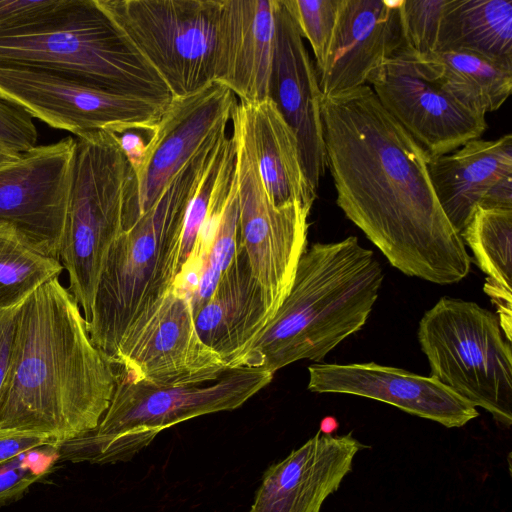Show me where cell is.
<instances>
[{
	"label": "cell",
	"mask_w": 512,
	"mask_h": 512,
	"mask_svg": "<svg viewBox=\"0 0 512 512\" xmlns=\"http://www.w3.org/2000/svg\"><path fill=\"white\" fill-rule=\"evenodd\" d=\"M460 235L488 276L484 287L512 293V209L478 207Z\"/></svg>",
	"instance_id": "cell-27"
},
{
	"label": "cell",
	"mask_w": 512,
	"mask_h": 512,
	"mask_svg": "<svg viewBox=\"0 0 512 512\" xmlns=\"http://www.w3.org/2000/svg\"><path fill=\"white\" fill-rule=\"evenodd\" d=\"M338 427V421L332 416H327L321 420L319 432L324 435H333Z\"/></svg>",
	"instance_id": "cell-38"
},
{
	"label": "cell",
	"mask_w": 512,
	"mask_h": 512,
	"mask_svg": "<svg viewBox=\"0 0 512 512\" xmlns=\"http://www.w3.org/2000/svg\"><path fill=\"white\" fill-rule=\"evenodd\" d=\"M60 0H0V31L25 26L54 9Z\"/></svg>",
	"instance_id": "cell-33"
},
{
	"label": "cell",
	"mask_w": 512,
	"mask_h": 512,
	"mask_svg": "<svg viewBox=\"0 0 512 512\" xmlns=\"http://www.w3.org/2000/svg\"><path fill=\"white\" fill-rule=\"evenodd\" d=\"M412 57L426 77L483 115L498 110L511 94L512 66L466 51H439L422 58Z\"/></svg>",
	"instance_id": "cell-25"
},
{
	"label": "cell",
	"mask_w": 512,
	"mask_h": 512,
	"mask_svg": "<svg viewBox=\"0 0 512 512\" xmlns=\"http://www.w3.org/2000/svg\"><path fill=\"white\" fill-rule=\"evenodd\" d=\"M430 376L501 425L512 424V351L498 316L472 301L441 298L419 322Z\"/></svg>",
	"instance_id": "cell-8"
},
{
	"label": "cell",
	"mask_w": 512,
	"mask_h": 512,
	"mask_svg": "<svg viewBox=\"0 0 512 512\" xmlns=\"http://www.w3.org/2000/svg\"><path fill=\"white\" fill-rule=\"evenodd\" d=\"M63 269L59 260L37 250L14 226L0 222V309L19 308Z\"/></svg>",
	"instance_id": "cell-26"
},
{
	"label": "cell",
	"mask_w": 512,
	"mask_h": 512,
	"mask_svg": "<svg viewBox=\"0 0 512 512\" xmlns=\"http://www.w3.org/2000/svg\"><path fill=\"white\" fill-rule=\"evenodd\" d=\"M28 451L0 463V505L17 499L43 477L31 463Z\"/></svg>",
	"instance_id": "cell-32"
},
{
	"label": "cell",
	"mask_w": 512,
	"mask_h": 512,
	"mask_svg": "<svg viewBox=\"0 0 512 512\" xmlns=\"http://www.w3.org/2000/svg\"><path fill=\"white\" fill-rule=\"evenodd\" d=\"M32 119L21 107L0 99V145L20 155L35 148L38 132Z\"/></svg>",
	"instance_id": "cell-31"
},
{
	"label": "cell",
	"mask_w": 512,
	"mask_h": 512,
	"mask_svg": "<svg viewBox=\"0 0 512 512\" xmlns=\"http://www.w3.org/2000/svg\"><path fill=\"white\" fill-rule=\"evenodd\" d=\"M447 0H400L399 12L405 50L417 58L437 50L442 13Z\"/></svg>",
	"instance_id": "cell-30"
},
{
	"label": "cell",
	"mask_w": 512,
	"mask_h": 512,
	"mask_svg": "<svg viewBox=\"0 0 512 512\" xmlns=\"http://www.w3.org/2000/svg\"><path fill=\"white\" fill-rule=\"evenodd\" d=\"M231 122L239 210L238 246L244 250L252 274L264 292L272 319L292 287L299 260L306 250L310 211L299 203L283 207L272 203L249 135L235 109Z\"/></svg>",
	"instance_id": "cell-10"
},
{
	"label": "cell",
	"mask_w": 512,
	"mask_h": 512,
	"mask_svg": "<svg viewBox=\"0 0 512 512\" xmlns=\"http://www.w3.org/2000/svg\"><path fill=\"white\" fill-rule=\"evenodd\" d=\"M0 65L47 70L115 93L169 104L165 83L97 0H60L38 20L0 31Z\"/></svg>",
	"instance_id": "cell-5"
},
{
	"label": "cell",
	"mask_w": 512,
	"mask_h": 512,
	"mask_svg": "<svg viewBox=\"0 0 512 512\" xmlns=\"http://www.w3.org/2000/svg\"><path fill=\"white\" fill-rule=\"evenodd\" d=\"M400 0H341L323 67L316 72L322 97L368 85L370 76L405 48Z\"/></svg>",
	"instance_id": "cell-18"
},
{
	"label": "cell",
	"mask_w": 512,
	"mask_h": 512,
	"mask_svg": "<svg viewBox=\"0 0 512 512\" xmlns=\"http://www.w3.org/2000/svg\"><path fill=\"white\" fill-rule=\"evenodd\" d=\"M74 139L59 261L87 323L109 250L140 214L137 178L115 137L92 131Z\"/></svg>",
	"instance_id": "cell-6"
},
{
	"label": "cell",
	"mask_w": 512,
	"mask_h": 512,
	"mask_svg": "<svg viewBox=\"0 0 512 512\" xmlns=\"http://www.w3.org/2000/svg\"><path fill=\"white\" fill-rule=\"evenodd\" d=\"M111 363L124 379L159 386L206 382L228 369L201 340L190 299L174 288L136 319Z\"/></svg>",
	"instance_id": "cell-11"
},
{
	"label": "cell",
	"mask_w": 512,
	"mask_h": 512,
	"mask_svg": "<svg viewBox=\"0 0 512 512\" xmlns=\"http://www.w3.org/2000/svg\"><path fill=\"white\" fill-rule=\"evenodd\" d=\"M439 51L471 52L512 66V0H447Z\"/></svg>",
	"instance_id": "cell-24"
},
{
	"label": "cell",
	"mask_w": 512,
	"mask_h": 512,
	"mask_svg": "<svg viewBox=\"0 0 512 512\" xmlns=\"http://www.w3.org/2000/svg\"><path fill=\"white\" fill-rule=\"evenodd\" d=\"M273 375L265 369L239 366L214 380L176 386L134 382L117 375L111 403L98 427L62 443L60 458L99 464L128 461L166 428L239 408Z\"/></svg>",
	"instance_id": "cell-7"
},
{
	"label": "cell",
	"mask_w": 512,
	"mask_h": 512,
	"mask_svg": "<svg viewBox=\"0 0 512 512\" xmlns=\"http://www.w3.org/2000/svg\"><path fill=\"white\" fill-rule=\"evenodd\" d=\"M125 40L182 98L215 81L223 0H97Z\"/></svg>",
	"instance_id": "cell-9"
},
{
	"label": "cell",
	"mask_w": 512,
	"mask_h": 512,
	"mask_svg": "<svg viewBox=\"0 0 512 512\" xmlns=\"http://www.w3.org/2000/svg\"><path fill=\"white\" fill-rule=\"evenodd\" d=\"M0 99L75 137L92 131L153 126L169 105L18 65H0Z\"/></svg>",
	"instance_id": "cell-12"
},
{
	"label": "cell",
	"mask_w": 512,
	"mask_h": 512,
	"mask_svg": "<svg viewBox=\"0 0 512 512\" xmlns=\"http://www.w3.org/2000/svg\"><path fill=\"white\" fill-rule=\"evenodd\" d=\"M368 84L429 160L480 138L487 129L485 115L466 107L426 77L405 49L377 69Z\"/></svg>",
	"instance_id": "cell-13"
},
{
	"label": "cell",
	"mask_w": 512,
	"mask_h": 512,
	"mask_svg": "<svg viewBox=\"0 0 512 512\" xmlns=\"http://www.w3.org/2000/svg\"><path fill=\"white\" fill-rule=\"evenodd\" d=\"M226 133L207 143L112 244L86 323L93 344L110 362L136 319L171 289L182 266L188 205L214 147Z\"/></svg>",
	"instance_id": "cell-4"
},
{
	"label": "cell",
	"mask_w": 512,
	"mask_h": 512,
	"mask_svg": "<svg viewBox=\"0 0 512 512\" xmlns=\"http://www.w3.org/2000/svg\"><path fill=\"white\" fill-rule=\"evenodd\" d=\"M42 446H60V444L45 435L0 429V463Z\"/></svg>",
	"instance_id": "cell-35"
},
{
	"label": "cell",
	"mask_w": 512,
	"mask_h": 512,
	"mask_svg": "<svg viewBox=\"0 0 512 512\" xmlns=\"http://www.w3.org/2000/svg\"><path fill=\"white\" fill-rule=\"evenodd\" d=\"M365 445L351 432L319 431L264 473L248 512H320L338 490Z\"/></svg>",
	"instance_id": "cell-19"
},
{
	"label": "cell",
	"mask_w": 512,
	"mask_h": 512,
	"mask_svg": "<svg viewBox=\"0 0 512 512\" xmlns=\"http://www.w3.org/2000/svg\"><path fill=\"white\" fill-rule=\"evenodd\" d=\"M239 210L236 172L211 250L204 263L196 293L191 301L194 316L209 301L221 276L231 265L238 247Z\"/></svg>",
	"instance_id": "cell-28"
},
{
	"label": "cell",
	"mask_w": 512,
	"mask_h": 512,
	"mask_svg": "<svg viewBox=\"0 0 512 512\" xmlns=\"http://www.w3.org/2000/svg\"><path fill=\"white\" fill-rule=\"evenodd\" d=\"M116 382L78 303L55 277L18 310L0 392V429L45 435L60 445L86 435L108 410Z\"/></svg>",
	"instance_id": "cell-2"
},
{
	"label": "cell",
	"mask_w": 512,
	"mask_h": 512,
	"mask_svg": "<svg viewBox=\"0 0 512 512\" xmlns=\"http://www.w3.org/2000/svg\"><path fill=\"white\" fill-rule=\"evenodd\" d=\"M308 372L311 392L370 398L447 428L463 427L479 416L472 403L432 376L374 362L313 364Z\"/></svg>",
	"instance_id": "cell-16"
},
{
	"label": "cell",
	"mask_w": 512,
	"mask_h": 512,
	"mask_svg": "<svg viewBox=\"0 0 512 512\" xmlns=\"http://www.w3.org/2000/svg\"><path fill=\"white\" fill-rule=\"evenodd\" d=\"M481 208L512 209V175L496 182L485 195Z\"/></svg>",
	"instance_id": "cell-37"
},
{
	"label": "cell",
	"mask_w": 512,
	"mask_h": 512,
	"mask_svg": "<svg viewBox=\"0 0 512 512\" xmlns=\"http://www.w3.org/2000/svg\"><path fill=\"white\" fill-rule=\"evenodd\" d=\"M154 125L131 126L110 132L118 142L135 175L141 170L146 160Z\"/></svg>",
	"instance_id": "cell-34"
},
{
	"label": "cell",
	"mask_w": 512,
	"mask_h": 512,
	"mask_svg": "<svg viewBox=\"0 0 512 512\" xmlns=\"http://www.w3.org/2000/svg\"><path fill=\"white\" fill-rule=\"evenodd\" d=\"M21 155L14 153L0 145V167L16 162L21 157Z\"/></svg>",
	"instance_id": "cell-39"
},
{
	"label": "cell",
	"mask_w": 512,
	"mask_h": 512,
	"mask_svg": "<svg viewBox=\"0 0 512 512\" xmlns=\"http://www.w3.org/2000/svg\"><path fill=\"white\" fill-rule=\"evenodd\" d=\"M428 170L445 215L461 234L489 189L512 175V135L470 140L429 160Z\"/></svg>",
	"instance_id": "cell-22"
},
{
	"label": "cell",
	"mask_w": 512,
	"mask_h": 512,
	"mask_svg": "<svg viewBox=\"0 0 512 512\" xmlns=\"http://www.w3.org/2000/svg\"><path fill=\"white\" fill-rule=\"evenodd\" d=\"M275 20L268 98L295 133L305 175L317 191L326 169L318 77L296 21L283 0H276Z\"/></svg>",
	"instance_id": "cell-17"
},
{
	"label": "cell",
	"mask_w": 512,
	"mask_h": 512,
	"mask_svg": "<svg viewBox=\"0 0 512 512\" xmlns=\"http://www.w3.org/2000/svg\"><path fill=\"white\" fill-rule=\"evenodd\" d=\"M19 308L0 309V392L8 368L16 317Z\"/></svg>",
	"instance_id": "cell-36"
},
{
	"label": "cell",
	"mask_w": 512,
	"mask_h": 512,
	"mask_svg": "<svg viewBox=\"0 0 512 512\" xmlns=\"http://www.w3.org/2000/svg\"><path fill=\"white\" fill-rule=\"evenodd\" d=\"M236 103L235 95L216 81L171 99L154 125L146 160L136 175L140 216L207 143L227 131Z\"/></svg>",
	"instance_id": "cell-15"
},
{
	"label": "cell",
	"mask_w": 512,
	"mask_h": 512,
	"mask_svg": "<svg viewBox=\"0 0 512 512\" xmlns=\"http://www.w3.org/2000/svg\"><path fill=\"white\" fill-rule=\"evenodd\" d=\"M267 194L276 207L299 203L311 211L317 191L309 183L295 133L270 98L237 101Z\"/></svg>",
	"instance_id": "cell-23"
},
{
	"label": "cell",
	"mask_w": 512,
	"mask_h": 512,
	"mask_svg": "<svg viewBox=\"0 0 512 512\" xmlns=\"http://www.w3.org/2000/svg\"><path fill=\"white\" fill-rule=\"evenodd\" d=\"M315 57L316 72L324 65L333 38L341 0H283Z\"/></svg>",
	"instance_id": "cell-29"
},
{
	"label": "cell",
	"mask_w": 512,
	"mask_h": 512,
	"mask_svg": "<svg viewBox=\"0 0 512 512\" xmlns=\"http://www.w3.org/2000/svg\"><path fill=\"white\" fill-rule=\"evenodd\" d=\"M75 139L37 145L0 167V222L14 226L37 250L59 260Z\"/></svg>",
	"instance_id": "cell-14"
},
{
	"label": "cell",
	"mask_w": 512,
	"mask_h": 512,
	"mask_svg": "<svg viewBox=\"0 0 512 512\" xmlns=\"http://www.w3.org/2000/svg\"><path fill=\"white\" fill-rule=\"evenodd\" d=\"M276 0H223L215 81L240 102L268 98Z\"/></svg>",
	"instance_id": "cell-20"
},
{
	"label": "cell",
	"mask_w": 512,
	"mask_h": 512,
	"mask_svg": "<svg viewBox=\"0 0 512 512\" xmlns=\"http://www.w3.org/2000/svg\"><path fill=\"white\" fill-rule=\"evenodd\" d=\"M384 280L371 250L349 236L315 243L301 256L292 287L271 321L229 365L275 373L320 362L366 323Z\"/></svg>",
	"instance_id": "cell-3"
},
{
	"label": "cell",
	"mask_w": 512,
	"mask_h": 512,
	"mask_svg": "<svg viewBox=\"0 0 512 512\" xmlns=\"http://www.w3.org/2000/svg\"><path fill=\"white\" fill-rule=\"evenodd\" d=\"M201 340L229 365L270 322L264 292L244 250L223 273L209 301L195 314Z\"/></svg>",
	"instance_id": "cell-21"
},
{
	"label": "cell",
	"mask_w": 512,
	"mask_h": 512,
	"mask_svg": "<svg viewBox=\"0 0 512 512\" xmlns=\"http://www.w3.org/2000/svg\"><path fill=\"white\" fill-rule=\"evenodd\" d=\"M321 119L336 203L407 276L454 284L472 258L445 215L420 145L369 85L322 97Z\"/></svg>",
	"instance_id": "cell-1"
}]
</instances>
